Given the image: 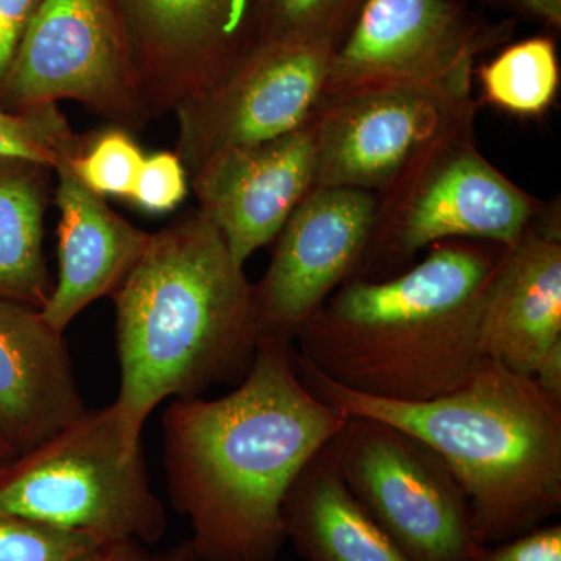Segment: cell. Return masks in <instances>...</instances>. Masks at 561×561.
Returning a JSON list of instances; mask_svg holds the SVG:
<instances>
[{"instance_id": "6da1fadb", "label": "cell", "mask_w": 561, "mask_h": 561, "mask_svg": "<svg viewBox=\"0 0 561 561\" xmlns=\"http://www.w3.org/2000/svg\"><path fill=\"white\" fill-rule=\"evenodd\" d=\"M345 415L302 386L294 343L261 341L253 367L219 400L176 398L162 415L173 507L203 561H275L283 504Z\"/></svg>"}, {"instance_id": "7a4b0ae2", "label": "cell", "mask_w": 561, "mask_h": 561, "mask_svg": "<svg viewBox=\"0 0 561 561\" xmlns=\"http://www.w3.org/2000/svg\"><path fill=\"white\" fill-rule=\"evenodd\" d=\"M113 298L121 364L113 405L133 443H142L144 424L162 401L239 386L253 367L254 287L202 210L150 234Z\"/></svg>"}, {"instance_id": "3957f363", "label": "cell", "mask_w": 561, "mask_h": 561, "mask_svg": "<svg viewBox=\"0 0 561 561\" xmlns=\"http://www.w3.org/2000/svg\"><path fill=\"white\" fill-rule=\"evenodd\" d=\"M505 251L438 242L393 278L346 280L298 331V356L332 382L382 400L460 389L483 359L479 319Z\"/></svg>"}, {"instance_id": "277c9868", "label": "cell", "mask_w": 561, "mask_h": 561, "mask_svg": "<svg viewBox=\"0 0 561 561\" xmlns=\"http://www.w3.org/2000/svg\"><path fill=\"white\" fill-rule=\"evenodd\" d=\"M313 397L345 416L400 427L446 461L482 546L513 540L561 512V401L534 378L483 359L465 386L430 401L382 400L332 382L297 353Z\"/></svg>"}, {"instance_id": "5b68a950", "label": "cell", "mask_w": 561, "mask_h": 561, "mask_svg": "<svg viewBox=\"0 0 561 561\" xmlns=\"http://www.w3.org/2000/svg\"><path fill=\"white\" fill-rule=\"evenodd\" d=\"M0 512L102 542L153 545L168 515L153 493L142 443L122 430L113 404L88 411L0 471Z\"/></svg>"}, {"instance_id": "8992f818", "label": "cell", "mask_w": 561, "mask_h": 561, "mask_svg": "<svg viewBox=\"0 0 561 561\" xmlns=\"http://www.w3.org/2000/svg\"><path fill=\"white\" fill-rule=\"evenodd\" d=\"M472 124L434 140L376 195L370 241L353 278H393L438 242L467 239L511 249L540 217L545 203L483 157Z\"/></svg>"}, {"instance_id": "52a82bcc", "label": "cell", "mask_w": 561, "mask_h": 561, "mask_svg": "<svg viewBox=\"0 0 561 561\" xmlns=\"http://www.w3.org/2000/svg\"><path fill=\"white\" fill-rule=\"evenodd\" d=\"M365 512L412 561H479L470 501L431 446L400 427L345 416L327 443Z\"/></svg>"}, {"instance_id": "ba28073f", "label": "cell", "mask_w": 561, "mask_h": 561, "mask_svg": "<svg viewBox=\"0 0 561 561\" xmlns=\"http://www.w3.org/2000/svg\"><path fill=\"white\" fill-rule=\"evenodd\" d=\"M79 102L119 128L149 122L113 0H41L0 81L10 113Z\"/></svg>"}, {"instance_id": "9c48e42d", "label": "cell", "mask_w": 561, "mask_h": 561, "mask_svg": "<svg viewBox=\"0 0 561 561\" xmlns=\"http://www.w3.org/2000/svg\"><path fill=\"white\" fill-rule=\"evenodd\" d=\"M472 76L321 99L316 186L381 194L434 140L474 122Z\"/></svg>"}, {"instance_id": "30bf717a", "label": "cell", "mask_w": 561, "mask_h": 561, "mask_svg": "<svg viewBox=\"0 0 561 561\" xmlns=\"http://www.w3.org/2000/svg\"><path fill=\"white\" fill-rule=\"evenodd\" d=\"M335 46L260 41L219 87L176 106V157L192 176L209 158L279 138L316 116Z\"/></svg>"}, {"instance_id": "8fae6325", "label": "cell", "mask_w": 561, "mask_h": 561, "mask_svg": "<svg viewBox=\"0 0 561 561\" xmlns=\"http://www.w3.org/2000/svg\"><path fill=\"white\" fill-rule=\"evenodd\" d=\"M149 121L205 94L260 43L261 0H113Z\"/></svg>"}, {"instance_id": "7c38bea8", "label": "cell", "mask_w": 561, "mask_h": 561, "mask_svg": "<svg viewBox=\"0 0 561 561\" xmlns=\"http://www.w3.org/2000/svg\"><path fill=\"white\" fill-rule=\"evenodd\" d=\"M493 36L457 0H362L332 51L323 99L472 76Z\"/></svg>"}, {"instance_id": "4fadbf2b", "label": "cell", "mask_w": 561, "mask_h": 561, "mask_svg": "<svg viewBox=\"0 0 561 561\" xmlns=\"http://www.w3.org/2000/svg\"><path fill=\"white\" fill-rule=\"evenodd\" d=\"M376 194L313 187L275 238L254 287L261 341L294 343L298 331L353 278L370 241Z\"/></svg>"}, {"instance_id": "5bb4252c", "label": "cell", "mask_w": 561, "mask_h": 561, "mask_svg": "<svg viewBox=\"0 0 561 561\" xmlns=\"http://www.w3.org/2000/svg\"><path fill=\"white\" fill-rule=\"evenodd\" d=\"M313 117L279 138L221 151L191 176L198 210L216 225L241 267L275 241L316 186Z\"/></svg>"}, {"instance_id": "9a60e30c", "label": "cell", "mask_w": 561, "mask_h": 561, "mask_svg": "<svg viewBox=\"0 0 561 561\" xmlns=\"http://www.w3.org/2000/svg\"><path fill=\"white\" fill-rule=\"evenodd\" d=\"M478 339L482 357L527 378L561 346L559 201L505 251L483 300Z\"/></svg>"}, {"instance_id": "2e32d148", "label": "cell", "mask_w": 561, "mask_h": 561, "mask_svg": "<svg viewBox=\"0 0 561 561\" xmlns=\"http://www.w3.org/2000/svg\"><path fill=\"white\" fill-rule=\"evenodd\" d=\"M87 412L65 334L38 309L0 301V438L20 456Z\"/></svg>"}, {"instance_id": "e0dca14e", "label": "cell", "mask_w": 561, "mask_h": 561, "mask_svg": "<svg viewBox=\"0 0 561 561\" xmlns=\"http://www.w3.org/2000/svg\"><path fill=\"white\" fill-rule=\"evenodd\" d=\"M57 173L55 205L58 225V280L41 309L43 319L65 334L70 321L102 297H113L136 262L150 234L114 213L101 195L88 190L68 160Z\"/></svg>"}, {"instance_id": "ac0fdd59", "label": "cell", "mask_w": 561, "mask_h": 561, "mask_svg": "<svg viewBox=\"0 0 561 561\" xmlns=\"http://www.w3.org/2000/svg\"><path fill=\"white\" fill-rule=\"evenodd\" d=\"M283 527L308 561H412L353 496L327 445L287 491Z\"/></svg>"}, {"instance_id": "d6986e66", "label": "cell", "mask_w": 561, "mask_h": 561, "mask_svg": "<svg viewBox=\"0 0 561 561\" xmlns=\"http://www.w3.org/2000/svg\"><path fill=\"white\" fill-rule=\"evenodd\" d=\"M54 169L0 158V301L44 308L51 279L44 256V216Z\"/></svg>"}, {"instance_id": "ffe728a7", "label": "cell", "mask_w": 561, "mask_h": 561, "mask_svg": "<svg viewBox=\"0 0 561 561\" xmlns=\"http://www.w3.org/2000/svg\"><path fill=\"white\" fill-rule=\"evenodd\" d=\"M483 101L515 116H541L556 102L560 62L551 38L513 44L478 70Z\"/></svg>"}, {"instance_id": "44dd1931", "label": "cell", "mask_w": 561, "mask_h": 561, "mask_svg": "<svg viewBox=\"0 0 561 561\" xmlns=\"http://www.w3.org/2000/svg\"><path fill=\"white\" fill-rule=\"evenodd\" d=\"M84 150L57 103L24 113L0 108V158H21L55 169Z\"/></svg>"}, {"instance_id": "7402d4cb", "label": "cell", "mask_w": 561, "mask_h": 561, "mask_svg": "<svg viewBox=\"0 0 561 561\" xmlns=\"http://www.w3.org/2000/svg\"><path fill=\"white\" fill-rule=\"evenodd\" d=\"M362 0H261L260 41L337 46Z\"/></svg>"}, {"instance_id": "603a6c76", "label": "cell", "mask_w": 561, "mask_h": 561, "mask_svg": "<svg viewBox=\"0 0 561 561\" xmlns=\"http://www.w3.org/2000/svg\"><path fill=\"white\" fill-rule=\"evenodd\" d=\"M106 542L0 512V561H92Z\"/></svg>"}, {"instance_id": "cb8c5ba5", "label": "cell", "mask_w": 561, "mask_h": 561, "mask_svg": "<svg viewBox=\"0 0 561 561\" xmlns=\"http://www.w3.org/2000/svg\"><path fill=\"white\" fill-rule=\"evenodd\" d=\"M144 161L146 157L138 144L125 128L119 127L103 131L94 139L90 149L80 151L68 160L77 179L94 194L130 201Z\"/></svg>"}, {"instance_id": "d4e9b609", "label": "cell", "mask_w": 561, "mask_h": 561, "mask_svg": "<svg viewBox=\"0 0 561 561\" xmlns=\"http://www.w3.org/2000/svg\"><path fill=\"white\" fill-rule=\"evenodd\" d=\"M187 194V172L183 162L171 151L146 158L140 169L131 202L151 214L175 209Z\"/></svg>"}, {"instance_id": "484cf974", "label": "cell", "mask_w": 561, "mask_h": 561, "mask_svg": "<svg viewBox=\"0 0 561 561\" xmlns=\"http://www.w3.org/2000/svg\"><path fill=\"white\" fill-rule=\"evenodd\" d=\"M479 561H561V526H540L513 540L483 546Z\"/></svg>"}, {"instance_id": "4316f807", "label": "cell", "mask_w": 561, "mask_h": 561, "mask_svg": "<svg viewBox=\"0 0 561 561\" xmlns=\"http://www.w3.org/2000/svg\"><path fill=\"white\" fill-rule=\"evenodd\" d=\"M39 5L41 0H0V81Z\"/></svg>"}, {"instance_id": "83f0119b", "label": "cell", "mask_w": 561, "mask_h": 561, "mask_svg": "<svg viewBox=\"0 0 561 561\" xmlns=\"http://www.w3.org/2000/svg\"><path fill=\"white\" fill-rule=\"evenodd\" d=\"M92 561H157L136 540L111 541L102 546Z\"/></svg>"}, {"instance_id": "f1b7e54d", "label": "cell", "mask_w": 561, "mask_h": 561, "mask_svg": "<svg viewBox=\"0 0 561 561\" xmlns=\"http://www.w3.org/2000/svg\"><path fill=\"white\" fill-rule=\"evenodd\" d=\"M534 379L546 393L561 401V346H557L545 357Z\"/></svg>"}, {"instance_id": "f546056e", "label": "cell", "mask_w": 561, "mask_h": 561, "mask_svg": "<svg viewBox=\"0 0 561 561\" xmlns=\"http://www.w3.org/2000/svg\"><path fill=\"white\" fill-rule=\"evenodd\" d=\"M512 2L535 14V16L548 21L549 24L560 27L561 0H512Z\"/></svg>"}, {"instance_id": "4dcf8cb0", "label": "cell", "mask_w": 561, "mask_h": 561, "mask_svg": "<svg viewBox=\"0 0 561 561\" xmlns=\"http://www.w3.org/2000/svg\"><path fill=\"white\" fill-rule=\"evenodd\" d=\"M157 561H203L202 557L195 551L191 540L180 542L173 546L171 551L154 557Z\"/></svg>"}, {"instance_id": "1f68e13d", "label": "cell", "mask_w": 561, "mask_h": 561, "mask_svg": "<svg viewBox=\"0 0 561 561\" xmlns=\"http://www.w3.org/2000/svg\"><path fill=\"white\" fill-rule=\"evenodd\" d=\"M16 454H14L13 449L7 445L5 442L0 438V463H7V461H11L16 459Z\"/></svg>"}, {"instance_id": "d6a6232c", "label": "cell", "mask_w": 561, "mask_h": 561, "mask_svg": "<svg viewBox=\"0 0 561 561\" xmlns=\"http://www.w3.org/2000/svg\"><path fill=\"white\" fill-rule=\"evenodd\" d=\"M3 465L5 463H0V471H2Z\"/></svg>"}]
</instances>
